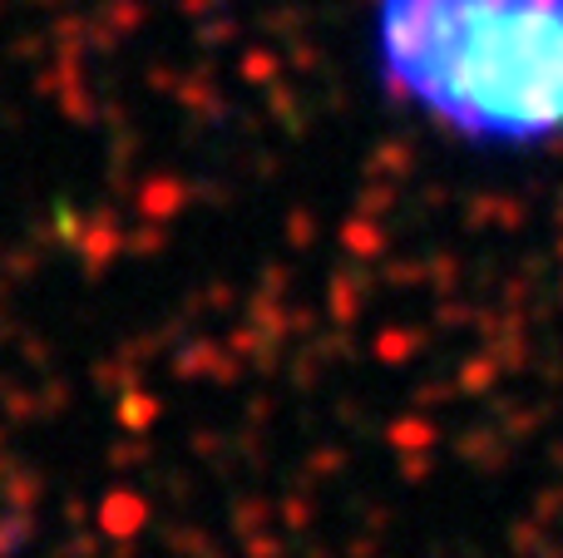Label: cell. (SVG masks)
Here are the masks:
<instances>
[{"label":"cell","mask_w":563,"mask_h":558,"mask_svg":"<svg viewBox=\"0 0 563 558\" xmlns=\"http://www.w3.org/2000/svg\"><path fill=\"white\" fill-rule=\"evenodd\" d=\"M366 79L470 158L563 148V0H361Z\"/></svg>","instance_id":"cell-1"}]
</instances>
